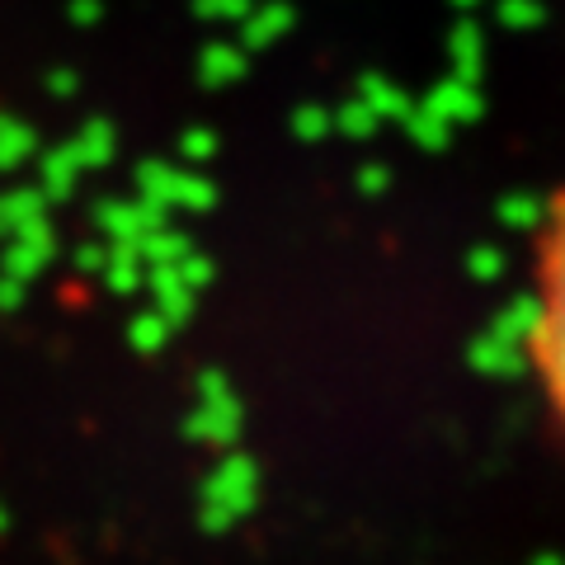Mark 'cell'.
Segmentation results:
<instances>
[{
    "mask_svg": "<svg viewBox=\"0 0 565 565\" xmlns=\"http://www.w3.org/2000/svg\"><path fill=\"white\" fill-rule=\"evenodd\" d=\"M523 349L546 411L565 434V189L552 193V203L542 207L533 226Z\"/></svg>",
    "mask_w": 565,
    "mask_h": 565,
    "instance_id": "obj_1",
    "label": "cell"
}]
</instances>
